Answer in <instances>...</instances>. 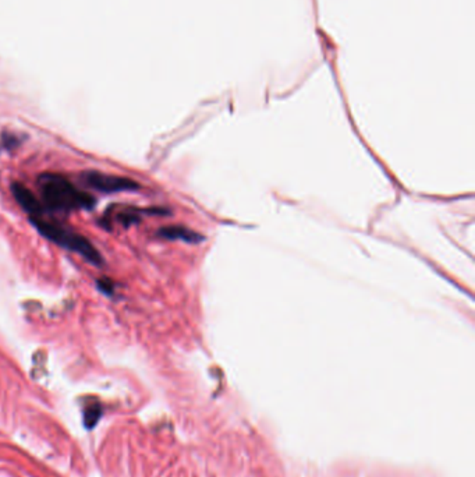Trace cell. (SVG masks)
Here are the masks:
<instances>
[{
  "label": "cell",
  "instance_id": "cell-1",
  "mask_svg": "<svg viewBox=\"0 0 475 477\" xmlns=\"http://www.w3.org/2000/svg\"><path fill=\"white\" fill-rule=\"evenodd\" d=\"M41 203L45 211L71 212L78 209H92L96 200L89 193L80 190L68 178L59 173L45 172L38 176Z\"/></svg>",
  "mask_w": 475,
  "mask_h": 477
},
{
  "label": "cell",
  "instance_id": "cell-2",
  "mask_svg": "<svg viewBox=\"0 0 475 477\" xmlns=\"http://www.w3.org/2000/svg\"><path fill=\"white\" fill-rule=\"evenodd\" d=\"M30 221L44 237L53 242L55 244L66 249L68 252L80 254L92 266L101 267L103 264V257L101 256L98 249L81 233H77L75 230L61 223L46 221L42 216H30Z\"/></svg>",
  "mask_w": 475,
  "mask_h": 477
},
{
  "label": "cell",
  "instance_id": "cell-3",
  "mask_svg": "<svg viewBox=\"0 0 475 477\" xmlns=\"http://www.w3.org/2000/svg\"><path fill=\"white\" fill-rule=\"evenodd\" d=\"M80 179L84 186L95 192L108 193V194H113L119 192H134L139 189L138 182L133 179L118 176V175H108V173L98 172V171H85L84 173H81Z\"/></svg>",
  "mask_w": 475,
  "mask_h": 477
},
{
  "label": "cell",
  "instance_id": "cell-4",
  "mask_svg": "<svg viewBox=\"0 0 475 477\" xmlns=\"http://www.w3.org/2000/svg\"><path fill=\"white\" fill-rule=\"evenodd\" d=\"M11 193L15 202L30 216H42L46 212L42 203L35 197V194L27 186L18 182H14L11 183Z\"/></svg>",
  "mask_w": 475,
  "mask_h": 477
},
{
  "label": "cell",
  "instance_id": "cell-5",
  "mask_svg": "<svg viewBox=\"0 0 475 477\" xmlns=\"http://www.w3.org/2000/svg\"><path fill=\"white\" fill-rule=\"evenodd\" d=\"M159 237L166 239V240H182L186 243H198L203 242L204 237L201 235H198L197 232L186 228V226H180V225H170V226H163L158 230L156 233Z\"/></svg>",
  "mask_w": 475,
  "mask_h": 477
},
{
  "label": "cell",
  "instance_id": "cell-6",
  "mask_svg": "<svg viewBox=\"0 0 475 477\" xmlns=\"http://www.w3.org/2000/svg\"><path fill=\"white\" fill-rule=\"evenodd\" d=\"M101 417L102 407L98 402H92L84 409V424L87 428H94Z\"/></svg>",
  "mask_w": 475,
  "mask_h": 477
},
{
  "label": "cell",
  "instance_id": "cell-7",
  "mask_svg": "<svg viewBox=\"0 0 475 477\" xmlns=\"http://www.w3.org/2000/svg\"><path fill=\"white\" fill-rule=\"evenodd\" d=\"M98 287L106 296H113L115 295V283L109 278H101V279H98Z\"/></svg>",
  "mask_w": 475,
  "mask_h": 477
},
{
  "label": "cell",
  "instance_id": "cell-8",
  "mask_svg": "<svg viewBox=\"0 0 475 477\" xmlns=\"http://www.w3.org/2000/svg\"><path fill=\"white\" fill-rule=\"evenodd\" d=\"M1 142H3V147H4L6 149H13V148L18 147L21 141H20L17 137L13 136V135H3V137H1Z\"/></svg>",
  "mask_w": 475,
  "mask_h": 477
}]
</instances>
